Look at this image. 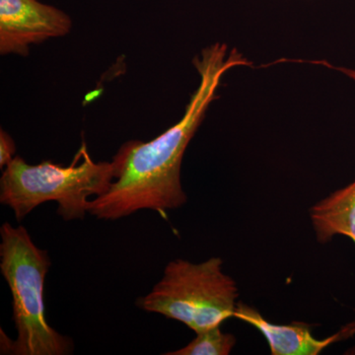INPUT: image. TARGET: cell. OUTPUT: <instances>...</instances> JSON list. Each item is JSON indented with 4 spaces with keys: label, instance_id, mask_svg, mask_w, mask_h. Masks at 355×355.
<instances>
[{
    "label": "cell",
    "instance_id": "obj_1",
    "mask_svg": "<svg viewBox=\"0 0 355 355\" xmlns=\"http://www.w3.org/2000/svg\"><path fill=\"white\" fill-rule=\"evenodd\" d=\"M200 81L181 120L150 141L130 140L114 156L116 180L104 195L88 203V212L103 220H118L142 209L164 212L187 202L181 182L184 154L217 98L222 79L250 64L227 44L216 42L193 58Z\"/></svg>",
    "mask_w": 355,
    "mask_h": 355
},
{
    "label": "cell",
    "instance_id": "obj_2",
    "mask_svg": "<svg viewBox=\"0 0 355 355\" xmlns=\"http://www.w3.org/2000/svg\"><path fill=\"white\" fill-rule=\"evenodd\" d=\"M0 270L12 295V320L17 338L1 331V354L65 355L73 350L69 336L46 322L44 282L51 265L46 250L40 249L23 226L8 222L0 228Z\"/></svg>",
    "mask_w": 355,
    "mask_h": 355
},
{
    "label": "cell",
    "instance_id": "obj_3",
    "mask_svg": "<svg viewBox=\"0 0 355 355\" xmlns=\"http://www.w3.org/2000/svg\"><path fill=\"white\" fill-rule=\"evenodd\" d=\"M114 180L113 161L95 162L83 141L69 166L51 161L30 165L15 156L0 179V202L13 210L18 221L48 202L58 203V214L64 220L83 219L88 198L104 195Z\"/></svg>",
    "mask_w": 355,
    "mask_h": 355
},
{
    "label": "cell",
    "instance_id": "obj_4",
    "mask_svg": "<svg viewBox=\"0 0 355 355\" xmlns=\"http://www.w3.org/2000/svg\"><path fill=\"white\" fill-rule=\"evenodd\" d=\"M222 265L217 257L200 263L170 261L162 279L137 306L181 322L196 334L220 327L234 317L239 296L235 280L223 272Z\"/></svg>",
    "mask_w": 355,
    "mask_h": 355
},
{
    "label": "cell",
    "instance_id": "obj_5",
    "mask_svg": "<svg viewBox=\"0 0 355 355\" xmlns=\"http://www.w3.org/2000/svg\"><path fill=\"white\" fill-rule=\"evenodd\" d=\"M71 18L40 0H0V53L29 55L33 44L69 34Z\"/></svg>",
    "mask_w": 355,
    "mask_h": 355
},
{
    "label": "cell",
    "instance_id": "obj_6",
    "mask_svg": "<svg viewBox=\"0 0 355 355\" xmlns=\"http://www.w3.org/2000/svg\"><path fill=\"white\" fill-rule=\"evenodd\" d=\"M234 318L252 324L265 336L272 355H317L334 343L347 340L355 335V321L343 327L335 335L318 340L309 324L293 322L288 324L270 323L258 310L238 303Z\"/></svg>",
    "mask_w": 355,
    "mask_h": 355
},
{
    "label": "cell",
    "instance_id": "obj_7",
    "mask_svg": "<svg viewBox=\"0 0 355 355\" xmlns=\"http://www.w3.org/2000/svg\"><path fill=\"white\" fill-rule=\"evenodd\" d=\"M317 241L324 244L336 235L347 236L355 244V180L310 209Z\"/></svg>",
    "mask_w": 355,
    "mask_h": 355
},
{
    "label": "cell",
    "instance_id": "obj_8",
    "mask_svg": "<svg viewBox=\"0 0 355 355\" xmlns=\"http://www.w3.org/2000/svg\"><path fill=\"white\" fill-rule=\"evenodd\" d=\"M236 336L223 333L220 327H214L197 333V336L186 347L167 352L166 355H228L234 349Z\"/></svg>",
    "mask_w": 355,
    "mask_h": 355
},
{
    "label": "cell",
    "instance_id": "obj_9",
    "mask_svg": "<svg viewBox=\"0 0 355 355\" xmlns=\"http://www.w3.org/2000/svg\"><path fill=\"white\" fill-rule=\"evenodd\" d=\"M16 146L12 137L4 130H0V167L6 168L15 157Z\"/></svg>",
    "mask_w": 355,
    "mask_h": 355
}]
</instances>
